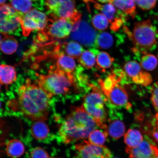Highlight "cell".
I'll list each match as a JSON object with an SVG mask.
<instances>
[{
  "mask_svg": "<svg viewBox=\"0 0 158 158\" xmlns=\"http://www.w3.org/2000/svg\"><path fill=\"white\" fill-rule=\"evenodd\" d=\"M151 100L158 115V82L155 83L151 89Z\"/></svg>",
  "mask_w": 158,
  "mask_h": 158,
  "instance_id": "cell-34",
  "label": "cell"
},
{
  "mask_svg": "<svg viewBox=\"0 0 158 158\" xmlns=\"http://www.w3.org/2000/svg\"><path fill=\"white\" fill-rule=\"evenodd\" d=\"M108 134L106 129H96L90 133L88 137V142L97 146L103 145Z\"/></svg>",
  "mask_w": 158,
  "mask_h": 158,
  "instance_id": "cell-27",
  "label": "cell"
},
{
  "mask_svg": "<svg viewBox=\"0 0 158 158\" xmlns=\"http://www.w3.org/2000/svg\"><path fill=\"white\" fill-rule=\"evenodd\" d=\"M16 79V72L14 67L7 64L1 65L0 82L2 85H7L11 84Z\"/></svg>",
  "mask_w": 158,
  "mask_h": 158,
  "instance_id": "cell-18",
  "label": "cell"
},
{
  "mask_svg": "<svg viewBox=\"0 0 158 158\" xmlns=\"http://www.w3.org/2000/svg\"><path fill=\"white\" fill-rule=\"evenodd\" d=\"M47 152L42 148L35 147L31 152L30 158H49Z\"/></svg>",
  "mask_w": 158,
  "mask_h": 158,
  "instance_id": "cell-33",
  "label": "cell"
},
{
  "mask_svg": "<svg viewBox=\"0 0 158 158\" xmlns=\"http://www.w3.org/2000/svg\"><path fill=\"white\" fill-rule=\"evenodd\" d=\"M116 8L124 14L134 18L136 14L134 0H113L112 2Z\"/></svg>",
  "mask_w": 158,
  "mask_h": 158,
  "instance_id": "cell-17",
  "label": "cell"
},
{
  "mask_svg": "<svg viewBox=\"0 0 158 158\" xmlns=\"http://www.w3.org/2000/svg\"><path fill=\"white\" fill-rule=\"evenodd\" d=\"M52 97L39 85L27 79L18 91L19 110L33 121H45L48 118Z\"/></svg>",
  "mask_w": 158,
  "mask_h": 158,
  "instance_id": "cell-1",
  "label": "cell"
},
{
  "mask_svg": "<svg viewBox=\"0 0 158 158\" xmlns=\"http://www.w3.org/2000/svg\"><path fill=\"white\" fill-rule=\"evenodd\" d=\"M55 58L56 59L57 68L68 74L76 73L77 69L76 62L73 58L61 51L60 49H55Z\"/></svg>",
  "mask_w": 158,
  "mask_h": 158,
  "instance_id": "cell-15",
  "label": "cell"
},
{
  "mask_svg": "<svg viewBox=\"0 0 158 158\" xmlns=\"http://www.w3.org/2000/svg\"><path fill=\"white\" fill-rule=\"evenodd\" d=\"M134 1L140 8L148 10L155 7L157 0H134Z\"/></svg>",
  "mask_w": 158,
  "mask_h": 158,
  "instance_id": "cell-32",
  "label": "cell"
},
{
  "mask_svg": "<svg viewBox=\"0 0 158 158\" xmlns=\"http://www.w3.org/2000/svg\"><path fill=\"white\" fill-rule=\"evenodd\" d=\"M6 0H0V5H2L5 2Z\"/></svg>",
  "mask_w": 158,
  "mask_h": 158,
  "instance_id": "cell-37",
  "label": "cell"
},
{
  "mask_svg": "<svg viewBox=\"0 0 158 158\" xmlns=\"http://www.w3.org/2000/svg\"><path fill=\"white\" fill-rule=\"evenodd\" d=\"M115 43L114 35L109 32L99 33L97 37L96 47L102 49H108L113 47Z\"/></svg>",
  "mask_w": 158,
  "mask_h": 158,
  "instance_id": "cell-24",
  "label": "cell"
},
{
  "mask_svg": "<svg viewBox=\"0 0 158 158\" xmlns=\"http://www.w3.org/2000/svg\"><path fill=\"white\" fill-rule=\"evenodd\" d=\"M158 60L155 55L146 54L142 57L140 65L142 68L148 71H152L158 65Z\"/></svg>",
  "mask_w": 158,
  "mask_h": 158,
  "instance_id": "cell-30",
  "label": "cell"
},
{
  "mask_svg": "<svg viewBox=\"0 0 158 158\" xmlns=\"http://www.w3.org/2000/svg\"><path fill=\"white\" fill-rule=\"evenodd\" d=\"M62 47L64 54L73 58H78L84 51L81 45L74 41L64 43Z\"/></svg>",
  "mask_w": 158,
  "mask_h": 158,
  "instance_id": "cell-26",
  "label": "cell"
},
{
  "mask_svg": "<svg viewBox=\"0 0 158 158\" xmlns=\"http://www.w3.org/2000/svg\"><path fill=\"white\" fill-rule=\"evenodd\" d=\"M31 133L33 137L35 139L44 140L49 134V128L44 121H35L31 126Z\"/></svg>",
  "mask_w": 158,
  "mask_h": 158,
  "instance_id": "cell-20",
  "label": "cell"
},
{
  "mask_svg": "<svg viewBox=\"0 0 158 158\" xmlns=\"http://www.w3.org/2000/svg\"><path fill=\"white\" fill-rule=\"evenodd\" d=\"M98 1L102 3H112L113 0H98Z\"/></svg>",
  "mask_w": 158,
  "mask_h": 158,
  "instance_id": "cell-36",
  "label": "cell"
},
{
  "mask_svg": "<svg viewBox=\"0 0 158 158\" xmlns=\"http://www.w3.org/2000/svg\"><path fill=\"white\" fill-rule=\"evenodd\" d=\"M32 3L31 0H11L10 5L18 13L24 15L30 10Z\"/></svg>",
  "mask_w": 158,
  "mask_h": 158,
  "instance_id": "cell-29",
  "label": "cell"
},
{
  "mask_svg": "<svg viewBox=\"0 0 158 158\" xmlns=\"http://www.w3.org/2000/svg\"><path fill=\"white\" fill-rule=\"evenodd\" d=\"M1 106H2L1 102V101H0V109L1 108Z\"/></svg>",
  "mask_w": 158,
  "mask_h": 158,
  "instance_id": "cell-40",
  "label": "cell"
},
{
  "mask_svg": "<svg viewBox=\"0 0 158 158\" xmlns=\"http://www.w3.org/2000/svg\"><path fill=\"white\" fill-rule=\"evenodd\" d=\"M142 68L136 61H130L124 64V72L126 76L129 77L135 84L148 86L152 81V78L149 73L143 71Z\"/></svg>",
  "mask_w": 158,
  "mask_h": 158,
  "instance_id": "cell-13",
  "label": "cell"
},
{
  "mask_svg": "<svg viewBox=\"0 0 158 158\" xmlns=\"http://www.w3.org/2000/svg\"><path fill=\"white\" fill-rule=\"evenodd\" d=\"M95 9L102 13L110 23L111 31H117L123 25L126 20L125 15L118 10L113 4L108 3L102 5L92 0Z\"/></svg>",
  "mask_w": 158,
  "mask_h": 158,
  "instance_id": "cell-12",
  "label": "cell"
},
{
  "mask_svg": "<svg viewBox=\"0 0 158 158\" xmlns=\"http://www.w3.org/2000/svg\"><path fill=\"white\" fill-rule=\"evenodd\" d=\"M23 15L18 13L10 4L0 5V33L6 36L19 32Z\"/></svg>",
  "mask_w": 158,
  "mask_h": 158,
  "instance_id": "cell-6",
  "label": "cell"
},
{
  "mask_svg": "<svg viewBox=\"0 0 158 158\" xmlns=\"http://www.w3.org/2000/svg\"><path fill=\"white\" fill-rule=\"evenodd\" d=\"M49 20L44 13L35 9H31L21 17V28L23 35L27 36L33 31L44 30Z\"/></svg>",
  "mask_w": 158,
  "mask_h": 158,
  "instance_id": "cell-7",
  "label": "cell"
},
{
  "mask_svg": "<svg viewBox=\"0 0 158 158\" xmlns=\"http://www.w3.org/2000/svg\"><path fill=\"white\" fill-rule=\"evenodd\" d=\"M6 151L9 157L17 158L20 157L24 153L25 148L23 143L19 140L13 139L8 143Z\"/></svg>",
  "mask_w": 158,
  "mask_h": 158,
  "instance_id": "cell-19",
  "label": "cell"
},
{
  "mask_svg": "<svg viewBox=\"0 0 158 158\" xmlns=\"http://www.w3.org/2000/svg\"><path fill=\"white\" fill-rule=\"evenodd\" d=\"M114 61V58L110 56L108 53L104 51L98 52L97 55V64L102 72H105L106 69L110 68Z\"/></svg>",
  "mask_w": 158,
  "mask_h": 158,
  "instance_id": "cell-28",
  "label": "cell"
},
{
  "mask_svg": "<svg viewBox=\"0 0 158 158\" xmlns=\"http://www.w3.org/2000/svg\"><path fill=\"white\" fill-rule=\"evenodd\" d=\"M76 158H112L111 152L104 145L97 146L83 141L75 146Z\"/></svg>",
  "mask_w": 158,
  "mask_h": 158,
  "instance_id": "cell-11",
  "label": "cell"
},
{
  "mask_svg": "<svg viewBox=\"0 0 158 158\" xmlns=\"http://www.w3.org/2000/svg\"><path fill=\"white\" fill-rule=\"evenodd\" d=\"M2 36L1 34H0V43H1L2 41Z\"/></svg>",
  "mask_w": 158,
  "mask_h": 158,
  "instance_id": "cell-39",
  "label": "cell"
},
{
  "mask_svg": "<svg viewBox=\"0 0 158 158\" xmlns=\"http://www.w3.org/2000/svg\"><path fill=\"white\" fill-rule=\"evenodd\" d=\"M0 69H1V65H0Z\"/></svg>",
  "mask_w": 158,
  "mask_h": 158,
  "instance_id": "cell-43",
  "label": "cell"
},
{
  "mask_svg": "<svg viewBox=\"0 0 158 158\" xmlns=\"http://www.w3.org/2000/svg\"><path fill=\"white\" fill-rule=\"evenodd\" d=\"M75 24L71 19H49L48 24L44 31L52 41L64 39L70 35Z\"/></svg>",
  "mask_w": 158,
  "mask_h": 158,
  "instance_id": "cell-10",
  "label": "cell"
},
{
  "mask_svg": "<svg viewBox=\"0 0 158 158\" xmlns=\"http://www.w3.org/2000/svg\"><path fill=\"white\" fill-rule=\"evenodd\" d=\"M36 76L38 85L52 96L66 95L72 88L77 90L82 87L77 74L66 73L56 66L51 67L47 74Z\"/></svg>",
  "mask_w": 158,
  "mask_h": 158,
  "instance_id": "cell-3",
  "label": "cell"
},
{
  "mask_svg": "<svg viewBox=\"0 0 158 158\" xmlns=\"http://www.w3.org/2000/svg\"><path fill=\"white\" fill-rule=\"evenodd\" d=\"M98 52V50L94 48L90 49V50L84 51L78 58V62L85 69H92L95 64L96 55Z\"/></svg>",
  "mask_w": 158,
  "mask_h": 158,
  "instance_id": "cell-21",
  "label": "cell"
},
{
  "mask_svg": "<svg viewBox=\"0 0 158 158\" xmlns=\"http://www.w3.org/2000/svg\"><path fill=\"white\" fill-rule=\"evenodd\" d=\"M126 151L129 158H155L158 156L157 147L146 138L137 147H126Z\"/></svg>",
  "mask_w": 158,
  "mask_h": 158,
  "instance_id": "cell-14",
  "label": "cell"
},
{
  "mask_svg": "<svg viewBox=\"0 0 158 158\" xmlns=\"http://www.w3.org/2000/svg\"><path fill=\"white\" fill-rule=\"evenodd\" d=\"M49 158H60L58 157H50Z\"/></svg>",
  "mask_w": 158,
  "mask_h": 158,
  "instance_id": "cell-41",
  "label": "cell"
},
{
  "mask_svg": "<svg viewBox=\"0 0 158 158\" xmlns=\"http://www.w3.org/2000/svg\"><path fill=\"white\" fill-rule=\"evenodd\" d=\"M98 127L93 118L81 106L73 108L63 120L59 126V135L63 143L68 145L88 138Z\"/></svg>",
  "mask_w": 158,
  "mask_h": 158,
  "instance_id": "cell-2",
  "label": "cell"
},
{
  "mask_svg": "<svg viewBox=\"0 0 158 158\" xmlns=\"http://www.w3.org/2000/svg\"><path fill=\"white\" fill-rule=\"evenodd\" d=\"M18 46L17 41L11 35H6L0 43V49L4 54L11 55L16 51Z\"/></svg>",
  "mask_w": 158,
  "mask_h": 158,
  "instance_id": "cell-25",
  "label": "cell"
},
{
  "mask_svg": "<svg viewBox=\"0 0 158 158\" xmlns=\"http://www.w3.org/2000/svg\"><path fill=\"white\" fill-rule=\"evenodd\" d=\"M155 158H158V156H157Z\"/></svg>",
  "mask_w": 158,
  "mask_h": 158,
  "instance_id": "cell-42",
  "label": "cell"
},
{
  "mask_svg": "<svg viewBox=\"0 0 158 158\" xmlns=\"http://www.w3.org/2000/svg\"><path fill=\"white\" fill-rule=\"evenodd\" d=\"M144 138L139 130L130 129L124 135V141L127 147H137L143 140Z\"/></svg>",
  "mask_w": 158,
  "mask_h": 158,
  "instance_id": "cell-23",
  "label": "cell"
},
{
  "mask_svg": "<svg viewBox=\"0 0 158 158\" xmlns=\"http://www.w3.org/2000/svg\"><path fill=\"white\" fill-rule=\"evenodd\" d=\"M2 84L1 82H0V92H1V89H2Z\"/></svg>",
  "mask_w": 158,
  "mask_h": 158,
  "instance_id": "cell-38",
  "label": "cell"
},
{
  "mask_svg": "<svg viewBox=\"0 0 158 158\" xmlns=\"http://www.w3.org/2000/svg\"><path fill=\"white\" fill-rule=\"evenodd\" d=\"M124 29L135 47L134 49L144 55L157 44L158 31L150 19L135 23L132 32L126 27Z\"/></svg>",
  "mask_w": 158,
  "mask_h": 158,
  "instance_id": "cell-5",
  "label": "cell"
},
{
  "mask_svg": "<svg viewBox=\"0 0 158 158\" xmlns=\"http://www.w3.org/2000/svg\"><path fill=\"white\" fill-rule=\"evenodd\" d=\"M45 3L51 19H70L79 12L74 0H45Z\"/></svg>",
  "mask_w": 158,
  "mask_h": 158,
  "instance_id": "cell-8",
  "label": "cell"
},
{
  "mask_svg": "<svg viewBox=\"0 0 158 158\" xmlns=\"http://www.w3.org/2000/svg\"><path fill=\"white\" fill-rule=\"evenodd\" d=\"M91 22L95 28L100 31L107 29L110 23L106 17L100 13H97L92 17Z\"/></svg>",
  "mask_w": 158,
  "mask_h": 158,
  "instance_id": "cell-31",
  "label": "cell"
},
{
  "mask_svg": "<svg viewBox=\"0 0 158 158\" xmlns=\"http://www.w3.org/2000/svg\"><path fill=\"white\" fill-rule=\"evenodd\" d=\"M156 118L157 121L156 122V126L153 128L152 135L156 141L158 143V118Z\"/></svg>",
  "mask_w": 158,
  "mask_h": 158,
  "instance_id": "cell-35",
  "label": "cell"
},
{
  "mask_svg": "<svg viewBox=\"0 0 158 158\" xmlns=\"http://www.w3.org/2000/svg\"><path fill=\"white\" fill-rule=\"evenodd\" d=\"M98 35L97 31L88 23L81 20L74 25L70 37L86 47H95Z\"/></svg>",
  "mask_w": 158,
  "mask_h": 158,
  "instance_id": "cell-9",
  "label": "cell"
},
{
  "mask_svg": "<svg viewBox=\"0 0 158 158\" xmlns=\"http://www.w3.org/2000/svg\"><path fill=\"white\" fill-rule=\"evenodd\" d=\"M125 126L121 120L116 119L110 122L107 126L108 135L114 139H118L125 134Z\"/></svg>",
  "mask_w": 158,
  "mask_h": 158,
  "instance_id": "cell-22",
  "label": "cell"
},
{
  "mask_svg": "<svg viewBox=\"0 0 158 158\" xmlns=\"http://www.w3.org/2000/svg\"><path fill=\"white\" fill-rule=\"evenodd\" d=\"M125 76L124 71L114 70L104 80H98L100 90L107 100L106 104L112 108L128 109L131 107L127 93L122 85Z\"/></svg>",
  "mask_w": 158,
  "mask_h": 158,
  "instance_id": "cell-4",
  "label": "cell"
},
{
  "mask_svg": "<svg viewBox=\"0 0 158 158\" xmlns=\"http://www.w3.org/2000/svg\"><path fill=\"white\" fill-rule=\"evenodd\" d=\"M91 91L89 92L84 98V104L88 105L104 107V104L107 101L106 96L97 87L91 85Z\"/></svg>",
  "mask_w": 158,
  "mask_h": 158,
  "instance_id": "cell-16",
  "label": "cell"
}]
</instances>
